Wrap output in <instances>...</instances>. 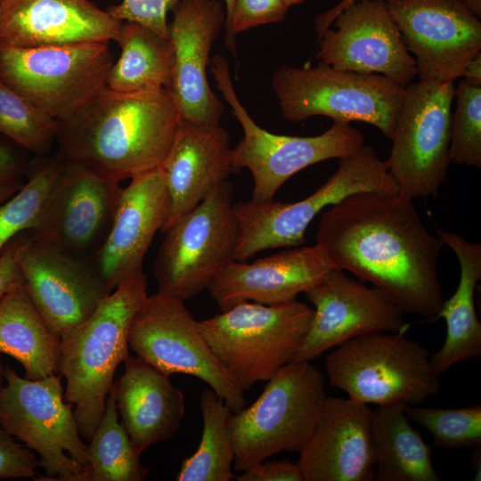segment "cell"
Returning <instances> with one entry per match:
<instances>
[{
	"mask_svg": "<svg viewBox=\"0 0 481 481\" xmlns=\"http://www.w3.org/2000/svg\"><path fill=\"white\" fill-rule=\"evenodd\" d=\"M315 245L332 268L371 282L404 314L438 319L444 296L437 266L445 245L423 224L412 199L348 195L322 214Z\"/></svg>",
	"mask_w": 481,
	"mask_h": 481,
	"instance_id": "obj_1",
	"label": "cell"
},
{
	"mask_svg": "<svg viewBox=\"0 0 481 481\" xmlns=\"http://www.w3.org/2000/svg\"><path fill=\"white\" fill-rule=\"evenodd\" d=\"M182 120L168 90L121 93L104 86L57 120L58 154L121 182L159 168Z\"/></svg>",
	"mask_w": 481,
	"mask_h": 481,
	"instance_id": "obj_2",
	"label": "cell"
},
{
	"mask_svg": "<svg viewBox=\"0 0 481 481\" xmlns=\"http://www.w3.org/2000/svg\"><path fill=\"white\" fill-rule=\"evenodd\" d=\"M148 281L140 272L114 289L83 322L61 336L59 370L66 379L64 400L79 434L92 438L106 407L117 367L130 355L133 318L148 298Z\"/></svg>",
	"mask_w": 481,
	"mask_h": 481,
	"instance_id": "obj_3",
	"label": "cell"
},
{
	"mask_svg": "<svg viewBox=\"0 0 481 481\" xmlns=\"http://www.w3.org/2000/svg\"><path fill=\"white\" fill-rule=\"evenodd\" d=\"M314 308L294 300L242 302L198 321L204 339L243 391L268 381L293 362L309 330Z\"/></svg>",
	"mask_w": 481,
	"mask_h": 481,
	"instance_id": "obj_4",
	"label": "cell"
},
{
	"mask_svg": "<svg viewBox=\"0 0 481 481\" xmlns=\"http://www.w3.org/2000/svg\"><path fill=\"white\" fill-rule=\"evenodd\" d=\"M266 382L251 405L228 420L236 471H246L283 451L299 452L327 397L324 377L309 361H293Z\"/></svg>",
	"mask_w": 481,
	"mask_h": 481,
	"instance_id": "obj_5",
	"label": "cell"
},
{
	"mask_svg": "<svg viewBox=\"0 0 481 481\" xmlns=\"http://www.w3.org/2000/svg\"><path fill=\"white\" fill-rule=\"evenodd\" d=\"M361 192H399L385 160L371 145L338 159L337 170L314 193L299 201L249 200L233 204L238 229L235 260L247 261L268 249L302 246L307 227L323 208Z\"/></svg>",
	"mask_w": 481,
	"mask_h": 481,
	"instance_id": "obj_6",
	"label": "cell"
},
{
	"mask_svg": "<svg viewBox=\"0 0 481 481\" xmlns=\"http://www.w3.org/2000/svg\"><path fill=\"white\" fill-rule=\"evenodd\" d=\"M405 332L378 331L349 339L325 358L330 384L364 404L419 405L439 390L429 351Z\"/></svg>",
	"mask_w": 481,
	"mask_h": 481,
	"instance_id": "obj_7",
	"label": "cell"
},
{
	"mask_svg": "<svg viewBox=\"0 0 481 481\" xmlns=\"http://www.w3.org/2000/svg\"><path fill=\"white\" fill-rule=\"evenodd\" d=\"M211 71L224 100L242 127L243 136L232 149V170L247 168L252 175L251 200L270 202L295 174L314 164L341 159L364 145V135L349 122L333 121L315 136H292L271 133L258 126L240 102L226 59L216 54Z\"/></svg>",
	"mask_w": 481,
	"mask_h": 481,
	"instance_id": "obj_8",
	"label": "cell"
},
{
	"mask_svg": "<svg viewBox=\"0 0 481 481\" xmlns=\"http://www.w3.org/2000/svg\"><path fill=\"white\" fill-rule=\"evenodd\" d=\"M272 87L286 120L323 116L360 121L388 139L405 93V87L382 75L337 69L320 61L314 67L281 65L273 75Z\"/></svg>",
	"mask_w": 481,
	"mask_h": 481,
	"instance_id": "obj_9",
	"label": "cell"
},
{
	"mask_svg": "<svg viewBox=\"0 0 481 481\" xmlns=\"http://www.w3.org/2000/svg\"><path fill=\"white\" fill-rule=\"evenodd\" d=\"M61 377L29 379L5 367L0 426L39 454L38 466L45 472L41 479L90 481L87 446L82 442L73 405L64 400Z\"/></svg>",
	"mask_w": 481,
	"mask_h": 481,
	"instance_id": "obj_10",
	"label": "cell"
},
{
	"mask_svg": "<svg viewBox=\"0 0 481 481\" xmlns=\"http://www.w3.org/2000/svg\"><path fill=\"white\" fill-rule=\"evenodd\" d=\"M227 181L164 233L153 264L157 292L183 301L207 289L235 260L238 229Z\"/></svg>",
	"mask_w": 481,
	"mask_h": 481,
	"instance_id": "obj_11",
	"label": "cell"
},
{
	"mask_svg": "<svg viewBox=\"0 0 481 481\" xmlns=\"http://www.w3.org/2000/svg\"><path fill=\"white\" fill-rule=\"evenodd\" d=\"M108 42L22 48L0 43V78L51 118L69 116L106 86Z\"/></svg>",
	"mask_w": 481,
	"mask_h": 481,
	"instance_id": "obj_12",
	"label": "cell"
},
{
	"mask_svg": "<svg viewBox=\"0 0 481 481\" xmlns=\"http://www.w3.org/2000/svg\"><path fill=\"white\" fill-rule=\"evenodd\" d=\"M454 94L448 81L419 79L405 86L385 162L399 192L412 200L436 197L446 179Z\"/></svg>",
	"mask_w": 481,
	"mask_h": 481,
	"instance_id": "obj_13",
	"label": "cell"
},
{
	"mask_svg": "<svg viewBox=\"0 0 481 481\" xmlns=\"http://www.w3.org/2000/svg\"><path fill=\"white\" fill-rule=\"evenodd\" d=\"M136 356L162 373H182L206 382L232 412L246 405L243 391L204 339L184 301L159 292L148 296L128 333Z\"/></svg>",
	"mask_w": 481,
	"mask_h": 481,
	"instance_id": "obj_14",
	"label": "cell"
},
{
	"mask_svg": "<svg viewBox=\"0 0 481 481\" xmlns=\"http://www.w3.org/2000/svg\"><path fill=\"white\" fill-rule=\"evenodd\" d=\"M121 190L120 182L65 160L29 232L92 263L110 232Z\"/></svg>",
	"mask_w": 481,
	"mask_h": 481,
	"instance_id": "obj_15",
	"label": "cell"
},
{
	"mask_svg": "<svg viewBox=\"0 0 481 481\" xmlns=\"http://www.w3.org/2000/svg\"><path fill=\"white\" fill-rule=\"evenodd\" d=\"M420 80L455 82L481 53L480 19L460 0H385Z\"/></svg>",
	"mask_w": 481,
	"mask_h": 481,
	"instance_id": "obj_16",
	"label": "cell"
},
{
	"mask_svg": "<svg viewBox=\"0 0 481 481\" xmlns=\"http://www.w3.org/2000/svg\"><path fill=\"white\" fill-rule=\"evenodd\" d=\"M26 232L18 254L24 288L48 330L60 338L86 320L111 290L90 261Z\"/></svg>",
	"mask_w": 481,
	"mask_h": 481,
	"instance_id": "obj_17",
	"label": "cell"
},
{
	"mask_svg": "<svg viewBox=\"0 0 481 481\" xmlns=\"http://www.w3.org/2000/svg\"><path fill=\"white\" fill-rule=\"evenodd\" d=\"M322 35L316 58L341 70L379 74L404 87L417 76L385 0H356ZM330 25V26H331Z\"/></svg>",
	"mask_w": 481,
	"mask_h": 481,
	"instance_id": "obj_18",
	"label": "cell"
},
{
	"mask_svg": "<svg viewBox=\"0 0 481 481\" xmlns=\"http://www.w3.org/2000/svg\"><path fill=\"white\" fill-rule=\"evenodd\" d=\"M314 306L307 335L294 361H310L354 338L378 331L407 332L404 313L379 289L332 268L304 292Z\"/></svg>",
	"mask_w": 481,
	"mask_h": 481,
	"instance_id": "obj_19",
	"label": "cell"
},
{
	"mask_svg": "<svg viewBox=\"0 0 481 481\" xmlns=\"http://www.w3.org/2000/svg\"><path fill=\"white\" fill-rule=\"evenodd\" d=\"M171 11L174 69L168 91L183 120L201 127L220 126L224 108L209 86L207 69L225 12L218 0H182Z\"/></svg>",
	"mask_w": 481,
	"mask_h": 481,
	"instance_id": "obj_20",
	"label": "cell"
},
{
	"mask_svg": "<svg viewBox=\"0 0 481 481\" xmlns=\"http://www.w3.org/2000/svg\"><path fill=\"white\" fill-rule=\"evenodd\" d=\"M170 207L161 168L139 175L122 188L110 232L92 261L112 291L143 271L146 253L162 232Z\"/></svg>",
	"mask_w": 481,
	"mask_h": 481,
	"instance_id": "obj_21",
	"label": "cell"
},
{
	"mask_svg": "<svg viewBox=\"0 0 481 481\" xmlns=\"http://www.w3.org/2000/svg\"><path fill=\"white\" fill-rule=\"evenodd\" d=\"M296 461L304 481L373 480L371 410L351 398L327 396Z\"/></svg>",
	"mask_w": 481,
	"mask_h": 481,
	"instance_id": "obj_22",
	"label": "cell"
},
{
	"mask_svg": "<svg viewBox=\"0 0 481 481\" xmlns=\"http://www.w3.org/2000/svg\"><path fill=\"white\" fill-rule=\"evenodd\" d=\"M122 23L90 0H4L0 43L22 48L109 43Z\"/></svg>",
	"mask_w": 481,
	"mask_h": 481,
	"instance_id": "obj_23",
	"label": "cell"
},
{
	"mask_svg": "<svg viewBox=\"0 0 481 481\" xmlns=\"http://www.w3.org/2000/svg\"><path fill=\"white\" fill-rule=\"evenodd\" d=\"M331 269L316 245L300 246L252 263L234 260L206 289L221 311L242 302L278 305L297 300Z\"/></svg>",
	"mask_w": 481,
	"mask_h": 481,
	"instance_id": "obj_24",
	"label": "cell"
},
{
	"mask_svg": "<svg viewBox=\"0 0 481 481\" xmlns=\"http://www.w3.org/2000/svg\"><path fill=\"white\" fill-rule=\"evenodd\" d=\"M232 149L229 134L221 126L201 127L181 120L160 167L170 200L161 232L228 181L233 171Z\"/></svg>",
	"mask_w": 481,
	"mask_h": 481,
	"instance_id": "obj_25",
	"label": "cell"
},
{
	"mask_svg": "<svg viewBox=\"0 0 481 481\" xmlns=\"http://www.w3.org/2000/svg\"><path fill=\"white\" fill-rule=\"evenodd\" d=\"M112 387L121 424L139 453L178 431L185 412L184 396L169 376L129 355Z\"/></svg>",
	"mask_w": 481,
	"mask_h": 481,
	"instance_id": "obj_26",
	"label": "cell"
},
{
	"mask_svg": "<svg viewBox=\"0 0 481 481\" xmlns=\"http://www.w3.org/2000/svg\"><path fill=\"white\" fill-rule=\"evenodd\" d=\"M437 235L455 254L460 280L452 296L444 300L438 314L446 324L441 348L430 356L440 377L453 365L481 356V323L477 318L474 293L481 279V243L471 242L458 233L438 230Z\"/></svg>",
	"mask_w": 481,
	"mask_h": 481,
	"instance_id": "obj_27",
	"label": "cell"
},
{
	"mask_svg": "<svg viewBox=\"0 0 481 481\" xmlns=\"http://www.w3.org/2000/svg\"><path fill=\"white\" fill-rule=\"evenodd\" d=\"M406 407L392 404L371 410L373 480L441 481L433 466L431 448L411 425Z\"/></svg>",
	"mask_w": 481,
	"mask_h": 481,
	"instance_id": "obj_28",
	"label": "cell"
},
{
	"mask_svg": "<svg viewBox=\"0 0 481 481\" xmlns=\"http://www.w3.org/2000/svg\"><path fill=\"white\" fill-rule=\"evenodd\" d=\"M0 354L17 360L29 379L58 372L61 339L48 330L24 286L0 299Z\"/></svg>",
	"mask_w": 481,
	"mask_h": 481,
	"instance_id": "obj_29",
	"label": "cell"
},
{
	"mask_svg": "<svg viewBox=\"0 0 481 481\" xmlns=\"http://www.w3.org/2000/svg\"><path fill=\"white\" fill-rule=\"evenodd\" d=\"M116 42L121 53L110 69L107 87L121 93L169 89L174 69L169 38L141 24L125 21Z\"/></svg>",
	"mask_w": 481,
	"mask_h": 481,
	"instance_id": "obj_30",
	"label": "cell"
},
{
	"mask_svg": "<svg viewBox=\"0 0 481 481\" xmlns=\"http://www.w3.org/2000/svg\"><path fill=\"white\" fill-rule=\"evenodd\" d=\"M203 428L200 444L183 461L176 476L178 481H230L234 451L228 420L232 411L212 389H205L200 399Z\"/></svg>",
	"mask_w": 481,
	"mask_h": 481,
	"instance_id": "obj_31",
	"label": "cell"
},
{
	"mask_svg": "<svg viewBox=\"0 0 481 481\" xmlns=\"http://www.w3.org/2000/svg\"><path fill=\"white\" fill-rule=\"evenodd\" d=\"M87 446L90 481H142L150 469L144 467L126 429L118 421L113 387L104 413Z\"/></svg>",
	"mask_w": 481,
	"mask_h": 481,
	"instance_id": "obj_32",
	"label": "cell"
},
{
	"mask_svg": "<svg viewBox=\"0 0 481 481\" xmlns=\"http://www.w3.org/2000/svg\"><path fill=\"white\" fill-rule=\"evenodd\" d=\"M64 162L59 154L44 159L30 169L28 182L0 205V253L12 239L35 226Z\"/></svg>",
	"mask_w": 481,
	"mask_h": 481,
	"instance_id": "obj_33",
	"label": "cell"
},
{
	"mask_svg": "<svg viewBox=\"0 0 481 481\" xmlns=\"http://www.w3.org/2000/svg\"><path fill=\"white\" fill-rule=\"evenodd\" d=\"M57 120L51 118L0 78V135L37 157L56 142Z\"/></svg>",
	"mask_w": 481,
	"mask_h": 481,
	"instance_id": "obj_34",
	"label": "cell"
},
{
	"mask_svg": "<svg viewBox=\"0 0 481 481\" xmlns=\"http://www.w3.org/2000/svg\"><path fill=\"white\" fill-rule=\"evenodd\" d=\"M409 420L427 429L434 445L445 449H481V405L461 408L407 406Z\"/></svg>",
	"mask_w": 481,
	"mask_h": 481,
	"instance_id": "obj_35",
	"label": "cell"
},
{
	"mask_svg": "<svg viewBox=\"0 0 481 481\" xmlns=\"http://www.w3.org/2000/svg\"><path fill=\"white\" fill-rule=\"evenodd\" d=\"M456 109L452 116L450 160L481 168V87L461 80L455 88Z\"/></svg>",
	"mask_w": 481,
	"mask_h": 481,
	"instance_id": "obj_36",
	"label": "cell"
},
{
	"mask_svg": "<svg viewBox=\"0 0 481 481\" xmlns=\"http://www.w3.org/2000/svg\"><path fill=\"white\" fill-rule=\"evenodd\" d=\"M282 0H234L232 14L224 26V44L236 57V36L247 29L281 21L288 12Z\"/></svg>",
	"mask_w": 481,
	"mask_h": 481,
	"instance_id": "obj_37",
	"label": "cell"
},
{
	"mask_svg": "<svg viewBox=\"0 0 481 481\" xmlns=\"http://www.w3.org/2000/svg\"><path fill=\"white\" fill-rule=\"evenodd\" d=\"M182 0H122L106 11L121 21L141 24L168 38L167 12Z\"/></svg>",
	"mask_w": 481,
	"mask_h": 481,
	"instance_id": "obj_38",
	"label": "cell"
},
{
	"mask_svg": "<svg viewBox=\"0 0 481 481\" xmlns=\"http://www.w3.org/2000/svg\"><path fill=\"white\" fill-rule=\"evenodd\" d=\"M37 457L0 426V478L34 477Z\"/></svg>",
	"mask_w": 481,
	"mask_h": 481,
	"instance_id": "obj_39",
	"label": "cell"
},
{
	"mask_svg": "<svg viewBox=\"0 0 481 481\" xmlns=\"http://www.w3.org/2000/svg\"><path fill=\"white\" fill-rule=\"evenodd\" d=\"M238 481H304L297 462L289 460L263 461L243 471Z\"/></svg>",
	"mask_w": 481,
	"mask_h": 481,
	"instance_id": "obj_40",
	"label": "cell"
},
{
	"mask_svg": "<svg viewBox=\"0 0 481 481\" xmlns=\"http://www.w3.org/2000/svg\"><path fill=\"white\" fill-rule=\"evenodd\" d=\"M29 152L0 135V181L22 179L31 169Z\"/></svg>",
	"mask_w": 481,
	"mask_h": 481,
	"instance_id": "obj_41",
	"label": "cell"
},
{
	"mask_svg": "<svg viewBox=\"0 0 481 481\" xmlns=\"http://www.w3.org/2000/svg\"><path fill=\"white\" fill-rule=\"evenodd\" d=\"M24 232L12 239L0 253V299L12 289L24 286L18 254Z\"/></svg>",
	"mask_w": 481,
	"mask_h": 481,
	"instance_id": "obj_42",
	"label": "cell"
},
{
	"mask_svg": "<svg viewBox=\"0 0 481 481\" xmlns=\"http://www.w3.org/2000/svg\"><path fill=\"white\" fill-rule=\"evenodd\" d=\"M356 0H341L332 8L319 13L314 20V31L318 39L330 27L336 16Z\"/></svg>",
	"mask_w": 481,
	"mask_h": 481,
	"instance_id": "obj_43",
	"label": "cell"
},
{
	"mask_svg": "<svg viewBox=\"0 0 481 481\" xmlns=\"http://www.w3.org/2000/svg\"><path fill=\"white\" fill-rule=\"evenodd\" d=\"M462 77L468 85L481 87V53L467 64Z\"/></svg>",
	"mask_w": 481,
	"mask_h": 481,
	"instance_id": "obj_44",
	"label": "cell"
},
{
	"mask_svg": "<svg viewBox=\"0 0 481 481\" xmlns=\"http://www.w3.org/2000/svg\"><path fill=\"white\" fill-rule=\"evenodd\" d=\"M24 183L22 179L0 181V205L15 194Z\"/></svg>",
	"mask_w": 481,
	"mask_h": 481,
	"instance_id": "obj_45",
	"label": "cell"
},
{
	"mask_svg": "<svg viewBox=\"0 0 481 481\" xmlns=\"http://www.w3.org/2000/svg\"><path fill=\"white\" fill-rule=\"evenodd\" d=\"M476 17L481 19V0H460Z\"/></svg>",
	"mask_w": 481,
	"mask_h": 481,
	"instance_id": "obj_46",
	"label": "cell"
},
{
	"mask_svg": "<svg viewBox=\"0 0 481 481\" xmlns=\"http://www.w3.org/2000/svg\"><path fill=\"white\" fill-rule=\"evenodd\" d=\"M224 4H225V22H224V26H225L228 23L229 20H230L232 11V7H233V4H234V0H224Z\"/></svg>",
	"mask_w": 481,
	"mask_h": 481,
	"instance_id": "obj_47",
	"label": "cell"
},
{
	"mask_svg": "<svg viewBox=\"0 0 481 481\" xmlns=\"http://www.w3.org/2000/svg\"><path fill=\"white\" fill-rule=\"evenodd\" d=\"M4 370H5V367L4 366V363L1 358V354H0V390L4 384Z\"/></svg>",
	"mask_w": 481,
	"mask_h": 481,
	"instance_id": "obj_48",
	"label": "cell"
},
{
	"mask_svg": "<svg viewBox=\"0 0 481 481\" xmlns=\"http://www.w3.org/2000/svg\"><path fill=\"white\" fill-rule=\"evenodd\" d=\"M305 0H282L283 4L289 8L292 5H296L303 3Z\"/></svg>",
	"mask_w": 481,
	"mask_h": 481,
	"instance_id": "obj_49",
	"label": "cell"
},
{
	"mask_svg": "<svg viewBox=\"0 0 481 481\" xmlns=\"http://www.w3.org/2000/svg\"><path fill=\"white\" fill-rule=\"evenodd\" d=\"M4 0H0V4L4 2Z\"/></svg>",
	"mask_w": 481,
	"mask_h": 481,
	"instance_id": "obj_50",
	"label": "cell"
}]
</instances>
